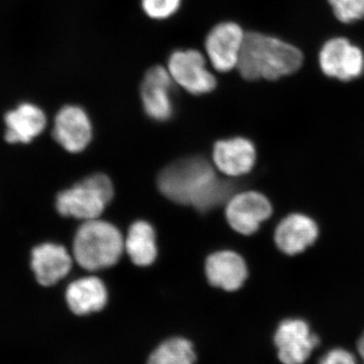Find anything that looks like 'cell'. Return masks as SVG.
Here are the masks:
<instances>
[{
  "mask_svg": "<svg viewBox=\"0 0 364 364\" xmlns=\"http://www.w3.org/2000/svg\"><path fill=\"white\" fill-rule=\"evenodd\" d=\"M173 83L167 67L153 66L146 72L141 85V100L146 114L151 119L165 122L171 117Z\"/></svg>",
  "mask_w": 364,
  "mask_h": 364,
  "instance_id": "obj_11",
  "label": "cell"
},
{
  "mask_svg": "<svg viewBox=\"0 0 364 364\" xmlns=\"http://www.w3.org/2000/svg\"><path fill=\"white\" fill-rule=\"evenodd\" d=\"M112 196L114 186L109 177L95 174L61 191L57 196L56 208L63 217L90 221L102 215Z\"/></svg>",
  "mask_w": 364,
  "mask_h": 364,
  "instance_id": "obj_4",
  "label": "cell"
},
{
  "mask_svg": "<svg viewBox=\"0 0 364 364\" xmlns=\"http://www.w3.org/2000/svg\"><path fill=\"white\" fill-rule=\"evenodd\" d=\"M124 249L123 236L117 228L97 219L83 223L74 237V258L90 272L116 264Z\"/></svg>",
  "mask_w": 364,
  "mask_h": 364,
  "instance_id": "obj_3",
  "label": "cell"
},
{
  "mask_svg": "<svg viewBox=\"0 0 364 364\" xmlns=\"http://www.w3.org/2000/svg\"><path fill=\"white\" fill-rule=\"evenodd\" d=\"M167 69L173 82L191 95H207L217 87V79L207 68L205 56L198 50H178L172 53Z\"/></svg>",
  "mask_w": 364,
  "mask_h": 364,
  "instance_id": "obj_5",
  "label": "cell"
},
{
  "mask_svg": "<svg viewBox=\"0 0 364 364\" xmlns=\"http://www.w3.org/2000/svg\"><path fill=\"white\" fill-rule=\"evenodd\" d=\"M53 136L68 152H82L92 139V124L87 112L78 105L62 107L55 117Z\"/></svg>",
  "mask_w": 364,
  "mask_h": 364,
  "instance_id": "obj_10",
  "label": "cell"
},
{
  "mask_svg": "<svg viewBox=\"0 0 364 364\" xmlns=\"http://www.w3.org/2000/svg\"><path fill=\"white\" fill-rule=\"evenodd\" d=\"M318 364H359V363L353 352L342 347H336L323 354L318 359Z\"/></svg>",
  "mask_w": 364,
  "mask_h": 364,
  "instance_id": "obj_22",
  "label": "cell"
},
{
  "mask_svg": "<svg viewBox=\"0 0 364 364\" xmlns=\"http://www.w3.org/2000/svg\"><path fill=\"white\" fill-rule=\"evenodd\" d=\"M4 139L9 144H28L47 127L45 112L37 105L23 102L4 116Z\"/></svg>",
  "mask_w": 364,
  "mask_h": 364,
  "instance_id": "obj_14",
  "label": "cell"
},
{
  "mask_svg": "<svg viewBox=\"0 0 364 364\" xmlns=\"http://www.w3.org/2000/svg\"><path fill=\"white\" fill-rule=\"evenodd\" d=\"M272 205L267 196L257 191H246L230 198L226 210L227 221L235 231L252 235L269 219Z\"/></svg>",
  "mask_w": 364,
  "mask_h": 364,
  "instance_id": "obj_9",
  "label": "cell"
},
{
  "mask_svg": "<svg viewBox=\"0 0 364 364\" xmlns=\"http://www.w3.org/2000/svg\"><path fill=\"white\" fill-rule=\"evenodd\" d=\"M193 345L182 337L165 340L150 354L147 364H195Z\"/></svg>",
  "mask_w": 364,
  "mask_h": 364,
  "instance_id": "obj_19",
  "label": "cell"
},
{
  "mask_svg": "<svg viewBox=\"0 0 364 364\" xmlns=\"http://www.w3.org/2000/svg\"><path fill=\"white\" fill-rule=\"evenodd\" d=\"M144 13L152 20L163 21L178 11L181 0H141Z\"/></svg>",
  "mask_w": 364,
  "mask_h": 364,
  "instance_id": "obj_21",
  "label": "cell"
},
{
  "mask_svg": "<svg viewBox=\"0 0 364 364\" xmlns=\"http://www.w3.org/2000/svg\"><path fill=\"white\" fill-rule=\"evenodd\" d=\"M213 158L215 166L223 173L240 176L253 168L256 150L250 140L238 136L215 143Z\"/></svg>",
  "mask_w": 364,
  "mask_h": 364,
  "instance_id": "obj_16",
  "label": "cell"
},
{
  "mask_svg": "<svg viewBox=\"0 0 364 364\" xmlns=\"http://www.w3.org/2000/svg\"><path fill=\"white\" fill-rule=\"evenodd\" d=\"M205 274L212 286L228 291L240 289L248 277L247 265L238 253L218 251L205 261Z\"/></svg>",
  "mask_w": 364,
  "mask_h": 364,
  "instance_id": "obj_15",
  "label": "cell"
},
{
  "mask_svg": "<svg viewBox=\"0 0 364 364\" xmlns=\"http://www.w3.org/2000/svg\"><path fill=\"white\" fill-rule=\"evenodd\" d=\"M245 32L234 21L218 23L205 38V53L215 71L227 73L237 68Z\"/></svg>",
  "mask_w": 364,
  "mask_h": 364,
  "instance_id": "obj_7",
  "label": "cell"
},
{
  "mask_svg": "<svg viewBox=\"0 0 364 364\" xmlns=\"http://www.w3.org/2000/svg\"><path fill=\"white\" fill-rule=\"evenodd\" d=\"M273 340L282 364H305L320 344L318 335L301 318H286L280 322Z\"/></svg>",
  "mask_w": 364,
  "mask_h": 364,
  "instance_id": "obj_6",
  "label": "cell"
},
{
  "mask_svg": "<svg viewBox=\"0 0 364 364\" xmlns=\"http://www.w3.org/2000/svg\"><path fill=\"white\" fill-rule=\"evenodd\" d=\"M65 298L72 313L77 316L90 315L100 312L107 305V287L97 277H82L69 284Z\"/></svg>",
  "mask_w": 364,
  "mask_h": 364,
  "instance_id": "obj_17",
  "label": "cell"
},
{
  "mask_svg": "<svg viewBox=\"0 0 364 364\" xmlns=\"http://www.w3.org/2000/svg\"><path fill=\"white\" fill-rule=\"evenodd\" d=\"M337 20L344 23L364 18V0H328Z\"/></svg>",
  "mask_w": 364,
  "mask_h": 364,
  "instance_id": "obj_20",
  "label": "cell"
},
{
  "mask_svg": "<svg viewBox=\"0 0 364 364\" xmlns=\"http://www.w3.org/2000/svg\"><path fill=\"white\" fill-rule=\"evenodd\" d=\"M31 267L38 284L52 287L70 272L72 257L64 246L47 242L33 249Z\"/></svg>",
  "mask_w": 364,
  "mask_h": 364,
  "instance_id": "obj_12",
  "label": "cell"
},
{
  "mask_svg": "<svg viewBox=\"0 0 364 364\" xmlns=\"http://www.w3.org/2000/svg\"><path fill=\"white\" fill-rule=\"evenodd\" d=\"M124 250L138 267H149L157 257L156 235L149 223L136 221L129 229Z\"/></svg>",
  "mask_w": 364,
  "mask_h": 364,
  "instance_id": "obj_18",
  "label": "cell"
},
{
  "mask_svg": "<svg viewBox=\"0 0 364 364\" xmlns=\"http://www.w3.org/2000/svg\"><path fill=\"white\" fill-rule=\"evenodd\" d=\"M318 236L317 223L309 215L296 213L282 220L275 230L274 240L282 252L296 255L312 246Z\"/></svg>",
  "mask_w": 364,
  "mask_h": 364,
  "instance_id": "obj_13",
  "label": "cell"
},
{
  "mask_svg": "<svg viewBox=\"0 0 364 364\" xmlns=\"http://www.w3.org/2000/svg\"><path fill=\"white\" fill-rule=\"evenodd\" d=\"M162 195L172 202L212 210L230 200L233 186L215 176L214 168L200 157L186 158L162 170L158 178Z\"/></svg>",
  "mask_w": 364,
  "mask_h": 364,
  "instance_id": "obj_1",
  "label": "cell"
},
{
  "mask_svg": "<svg viewBox=\"0 0 364 364\" xmlns=\"http://www.w3.org/2000/svg\"><path fill=\"white\" fill-rule=\"evenodd\" d=\"M303 62V53L294 45L265 33L248 32L237 69L246 80H277L298 71Z\"/></svg>",
  "mask_w": 364,
  "mask_h": 364,
  "instance_id": "obj_2",
  "label": "cell"
},
{
  "mask_svg": "<svg viewBox=\"0 0 364 364\" xmlns=\"http://www.w3.org/2000/svg\"><path fill=\"white\" fill-rule=\"evenodd\" d=\"M356 347H358L359 358L361 359L363 364H364V332L361 334V336L359 337L358 343H356Z\"/></svg>",
  "mask_w": 364,
  "mask_h": 364,
  "instance_id": "obj_23",
  "label": "cell"
},
{
  "mask_svg": "<svg viewBox=\"0 0 364 364\" xmlns=\"http://www.w3.org/2000/svg\"><path fill=\"white\" fill-rule=\"evenodd\" d=\"M321 70L328 77L350 81L363 75L364 54L358 46L345 38L327 41L318 54Z\"/></svg>",
  "mask_w": 364,
  "mask_h": 364,
  "instance_id": "obj_8",
  "label": "cell"
}]
</instances>
